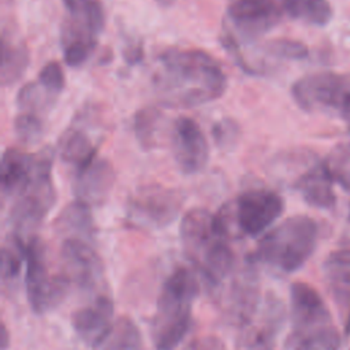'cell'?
Masks as SVG:
<instances>
[{
	"instance_id": "cell-1",
	"label": "cell",
	"mask_w": 350,
	"mask_h": 350,
	"mask_svg": "<svg viewBox=\"0 0 350 350\" xmlns=\"http://www.w3.org/2000/svg\"><path fill=\"white\" fill-rule=\"evenodd\" d=\"M153 85L163 105L191 108L217 100L227 88V78L209 53L171 48L159 56Z\"/></svg>"
},
{
	"instance_id": "cell-2",
	"label": "cell",
	"mask_w": 350,
	"mask_h": 350,
	"mask_svg": "<svg viewBox=\"0 0 350 350\" xmlns=\"http://www.w3.org/2000/svg\"><path fill=\"white\" fill-rule=\"evenodd\" d=\"M180 239L186 256L213 286L231 272L235 257L228 246V232L217 215L206 209H190L182 219Z\"/></svg>"
},
{
	"instance_id": "cell-3",
	"label": "cell",
	"mask_w": 350,
	"mask_h": 350,
	"mask_svg": "<svg viewBox=\"0 0 350 350\" xmlns=\"http://www.w3.org/2000/svg\"><path fill=\"white\" fill-rule=\"evenodd\" d=\"M198 294L196 276L185 267L176 268L163 283L152 324L157 350H172L185 338L191 321L193 302Z\"/></svg>"
},
{
	"instance_id": "cell-4",
	"label": "cell",
	"mask_w": 350,
	"mask_h": 350,
	"mask_svg": "<svg viewBox=\"0 0 350 350\" xmlns=\"http://www.w3.org/2000/svg\"><path fill=\"white\" fill-rule=\"evenodd\" d=\"M317 239L319 224L316 220L306 215L291 216L262 237L252 254V260L290 273L309 260Z\"/></svg>"
},
{
	"instance_id": "cell-5",
	"label": "cell",
	"mask_w": 350,
	"mask_h": 350,
	"mask_svg": "<svg viewBox=\"0 0 350 350\" xmlns=\"http://www.w3.org/2000/svg\"><path fill=\"white\" fill-rule=\"evenodd\" d=\"M52 157V152L44 149L33 175L12 196L14 202L10 211V219L14 227L12 232L22 238L38 227L55 204Z\"/></svg>"
},
{
	"instance_id": "cell-6",
	"label": "cell",
	"mask_w": 350,
	"mask_h": 350,
	"mask_svg": "<svg viewBox=\"0 0 350 350\" xmlns=\"http://www.w3.org/2000/svg\"><path fill=\"white\" fill-rule=\"evenodd\" d=\"M297 105L306 112L338 113L350 123V77L319 71L301 77L291 88Z\"/></svg>"
},
{
	"instance_id": "cell-7",
	"label": "cell",
	"mask_w": 350,
	"mask_h": 350,
	"mask_svg": "<svg viewBox=\"0 0 350 350\" xmlns=\"http://www.w3.org/2000/svg\"><path fill=\"white\" fill-rule=\"evenodd\" d=\"M63 1L70 16L63 27V56L70 67H78L94 52L104 27V11L97 0Z\"/></svg>"
},
{
	"instance_id": "cell-8",
	"label": "cell",
	"mask_w": 350,
	"mask_h": 350,
	"mask_svg": "<svg viewBox=\"0 0 350 350\" xmlns=\"http://www.w3.org/2000/svg\"><path fill=\"white\" fill-rule=\"evenodd\" d=\"M26 294L31 309L38 313H46L56 308L64 298L70 279L66 273H52L42 241L31 235L26 241Z\"/></svg>"
},
{
	"instance_id": "cell-9",
	"label": "cell",
	"mask_w": 350,
	"mask_h": 350,
	"mask_svg": "<svg viewBox=\"0 0 350 350\" xmlns=\"http://www.w3.org/2000/svg\"><path fill=\"white\" fill-rule=\"evenodd\" d=\"M284 209L283 198L268 189H252L242 193L235 202L220 209L227 221H234L238 232L256 237L267 230Z\"/></svg>"
},
{
	"instance_id": "cell-10",
	"label": "cell",
	"mask_w": 350,
	"mask_h": 350,
	"mask_svg": "<svg viewBox=\"0 0 350 350\" xmlns=\"http://www.w3.org/2000/svg\"><path fill=\"white\" fill-rule=\"evenodd\" d=\"M182 196L174 189L150 183L139 186L129 198L127 217L131 223L161 228L174 221L182 206Z\"/></svg>"
},
{
	"instance_id": "cell-11",
	"label": "cell",
	"mask_w": 350,
	"mask_h": 350,
	"mask_svg": "<svg viewBox=\"0 0 350 350\" xmlns=\"http://www.w3.org/2000/svg\"><path fill=\"white\" fill-rule=\"evenodd\" d=\"M291 334L288 345L332 325L331 314L319 291L308 283L295 282L290 288Z\"/></svg>"
},
{
	"instance_id": "cell-12",
	"label": "cell",
	"mask_w": 350,
	"mask_h": 350,
	"mask_svg": "<svg viewBox=\"0 0 350 350\" xmlns=\"http://www.w3.org/2000/svg\"><path fill=\"white\" fill-rule=\"evenodd\" d=\"M172 150L179 170L191 175L201 171L208 161V142L201 127L191 119L180 116L172 129Z\"/></svg>"
},
{
	"instance_id": "cell-13",
	"label": "cell",
	"mask_w": 350,
	"mask_h": 350,
	"mask_svg": "<svg viewBox=\"0 0 350 350\" xmlns=\"http://www.w3.org/2000/svg\"><path fill=\"white\" fill-rule=\"evenodd\" d=\"M62 257L66 262V275L79 287L93 290L101 286L104 280L103 262L83 238H66L62 246Z\"/></svg>"
},
{
	"instance_id": "cell-14",
	"label": "cell",
	"mask_w": 350,
	"mask_h": 350,
	"mask_svg": "<svg viewBox=\"0 0 350 350\" xmlns=\"http://www.w3.org/2000/svg\"><path fill=\"white\" fill-rule=\"evenodd\" d=\"M227 14L238 33L247 38L268 33L282 18L273 0H230Z\"/></svg>"
},
{
	"instance_id": "cell-15",
	"label": "cell",
	"mask_w": 350,
	"mask_h": 350,
	"mask_svg": "<svg viewBox=\"0 0 350 350\" xmlns=\"http://www.w3.org/2000/svg\"><path fill=\"white\" fill-rule=\"evenodd\" d=\"M283 321V308L278 299L268 297L262 312L243 323L237 338V350H275V336Z\"/></svg>"
},
{
	"instance_id": "cell-16",
	"label": "cell",
	"mask_w": 350,
	"mask_h": 350,
	"mask_svg": "<svg viewBox=\"0 0 350 350\" xmlns=\"http://www.w3.org/2000/svg\"><path fill=\"white\" fill-rule=\"evenodd\" d=\"M113 316L111 295L98 294L88 305L72 313L71 323L77 335L89 346H97L108 336Z\"/></svg>"
},
{
	"instance_id": "cell-17",
	"label": "cell",
	"mask_w": 350,
	"mask_h": 350,
	"mask_svg": "<svg viewBox=\"0 0 350 350\" xmlns=\"http://www.w3.org/2000/svg\"><path fill=\"white\" fill-rule=\"evenodd\" d=\"M293 187L302 196L304 201L313 208L331 209L336 204L334 180L324 160H313L295 178Z\"/></svg>"
},
{
	"instance_id": "cell-18",
	"label": "cell",
	"mask_w": 350,
	"mask_h": 350,
	"mask_svg": "<svg viewBox=\"0 0 350 350\" xmlns=\"http://www.w3.org/2000/svg\"><path fill=\"white\" fill-rule=\"evenodd\" d=\"M113 182L115 174L111 164L104 159L96 157L90 164L75 171L72 187L77 201L89 206L101 204L112 189Z\"/></svg>"
},
{
	"instance_id": "cell-19",
	"label": "cell",
	"mask_w": 350,
	"mask_h": 350,
	"mask_svg": "<svg viewBox=\"0 0 350 350\" xmlns=\"http://www.w3.org/2000/svg\"><path fill=\"white\" fill-rule=\"evenodd\" d=\"M59 152L63 161L79 171L97 157V145L83 130L71 127L62 137Z\"/></svg>"
},
{
	"instance_id": "cell-20",
	"label": "cell",
	"mask_w": 350,
	"mask_h": 350,
	"mask_svg": "<svg viewBox=\"0 0 350 350\" xmlns=\"http://www.w3.org/2000/svg\"><path fill=\"white\" fill-rule=\"evenodd\" d=\"M284 10L294 19L313 26H325L332 19V7L328 0H282Z\"/></svg>"
},
{
	"instance_id": "cell-21",
	"label": "cell",
	"mask_w": 350,
	"mask_h": 350,
	"mask_svg": "<svg viewBox=\"0 0 350 350\" xmlns=\"http://www.w3.org/2000/svg\"><path fill=\"white\" fill-rule=\"evenodd\" d=\"M101 346V350H144L139 328L129 317H119L113 323Z\"/></svg>"
},
{
	"instance_id": "cell-22",
	"label": "cell",
	"mask_w": 350,
	"mask_h": 350,
	"mask_svg": "<svg viewBox=\"0 0 350 350\" xmlns=\"http://www.w3.org/2000/svg\"><path fill=\"white\" fill-rule=\"evenodd\" d=\"M57 224L62 231L70 234L67 238H90L93 234L90 206L81 201H74L62 212Z\"/></svg>"
},
{
	"instance_id": "cell-23",
	"label": "cell",
	"mask_w": 350,
	"mask_h": 350,
	"mask_svg": "<svg viewBox=\"0 0 350 350\" xmlns=\"http://www.w3.org/2000/svg\"><path fill=\"white\" fill-rule=\"evenodd\" d=\"M29 51L22 44H15L11 40L3 38L1 56V83L4 86L15 83L27 68Z\"/></svg>"
},
{
	"instance_id": "cell-24",
	"label": "cell",
	"mask_w": 350,
	"mask_h": 350,
	"mask_svg": "<svg viewBox=\"0 0 350 350\" xmlns=\"http://www.w3.org/2000/svg\"><path fill=\"white\" fill-rule=\"evenodd\" d=\"M161 113L154 107L141 108L134 116V134L144 149L156 145V134L159 130Z\"/></svg>"
},
{
	"instance_id": "cell-25",
	"label": "cell",
	"mask_w": 350,
	"mask_h": 350,
	"mask_svg": "<svg viewBox=\"0 0 350 350\" xmlns=\"http://www.w3.org/2000/svg\"><path fill=\"white\" fill-rule=\"evenodd\" d=\"M324 161L334 183L350 193V142L336 145Z\"/></svg>"
},
{
	"instance_id": "cell-26",
	"label": "cell",
	"mask_w": 350,
	"mask_h": 350,
	"mask_svg": "<svg viewBox=\"0 0 350 350\" xmlns=\"http://www.w3.org/2000/svg\"><path fill=\"white\" fill-rule=\"evenodd\" d=\"M325 278L334 286H350V247L331 252L323 262Z\"/></svg>"
},
{
	"instance_id": "cell-27",
	"label": "cell",
	"mask_w": 350,
	"mask_h": 350,
	"mask_svg": "<svg viewBox=\"0 0 350 350\" xmlns=\"http://www.w3.org/2000/svg\"><path fill=\"white\" fill-rule=\"evenodd\" d=\"M340 336L334 325L294 343L293 350H339Z\"/></svg>"
},
{
	"instance_id": "cell-28",
	"label": "cell",
	"mask_w": 350,
	"mask_h": 350,
	"mask_svg": "<svg viewBox=\"0 0 350 350\" xmlns=\"http://www.w3.org/2000/svg\"><path fill=\"white\" fill-rule=\"evenodd\" d=\"M14 129L22 142L34 144L41 138L44 131L42 116L19 111L14 122Z\"/></svg>"
},
{
	"instance_id": "cell-29",
	"label": "cell",
	"mask_w": 350,
	"mask_h": 350,
	"mask_svg": "<svg viewBox=\"0 0 350 350\" xmlns=\"http://www.w3.org/2000/svg\"><path fill=\"white\" fill-rule=\"evenodd\" d=\"M267 52L280 57V59H290V60H302L309 55L308 46L297 40L290 38H278L267 44Z\"/></svg>"
},
{
	"instance_id": "cell-30",
	"label": "cell",
	"mask_w": 350,
	"mask_h": 350,
	"mask_svg": "<svg viewBox=\"0 0 350 350\" xmlns=\"http://www.w3.org/2000/svg\"><path fill=\"white\" fill-rule=\"evenodd\" d=\"M48 92H51L55 96H59L63 89H64V74L63 70L60 67V64L57 62H49L46 63L40 74H38V79H37Z\"/></svg>"
},
{
	"instance_id": "cell-31",
	"label": "cell",
	"mask_w": 350,
	"mask_h": 350,
	"mask_svg": "<svg viewBox=\"0 0 350 350\" xmlns=\"http://www.w3.org/2000/svg\"><path fill=\"white\" fill-rule=\"evenodd\" d=\"M213 139L217 146L228 148L232 146L239 138V126L232 119H221L213 124L212 129Z\"/></svg>"
},
{
	"instance_id": "cell-32",
	"label": "cell",
	"mask_w": 350,
	"mask_h": 350,
	"mask_svg": "<svg viewBox=\"0 0 350 350\" xmlns=\"http://www.w3.org/2000/svg\"><path fill=\"white\" fill-rule=\"evenodd\" d=\"M183 350H226L223 340L213 335H205L190 340Z\"/></svg>"
},
{
	"instance_id": "cell-33",
	"label": "cell",
	"mask_w": 350,
	"mask_h": 350,
	"mask_svg": "<svg viewBox=\"0 0 350 350\" xmlns=\"http://www.w3.org/2000/svg\"><path fill=\"white\" fill-rule=\"evenodd\" d=\"M7 345H8V332H7L5 325L3 324V327H1V350H5Z\"/></svg>"
},
{
	"instance_id": "cell-34",
	"label": "cell",
	"mask_w": 350,
	"mask_h": 350,
	"mask_svg": "<svg viewBox=\"0 0 350 350\" xmlns=\"http://www.w3.org/2000/svg\"><path fill=\"white\" fill-rule=\"evenodd\" d=\"M175 1H176V0H156V3H157L159 5H161V7H170V5H172Z\"/></svg>"
},
{
	"instance_id": "cell-35",
	"label": "cell",
	"mask_w": 350,
	"mask_h": 350,
	"mask_svg": "<svg viewBox=\"0 0 350 350\" xmlns=\"http://www.w3.org/2000/svg\"><path fill=\"white\" fill-rule=\"evenodd\" d=\"M345 331H346V334H347V335L350 334V310H349V313H347V319H346V325H345Z\"/></svg>"
},
{
	"instance_id": "cell-36",
	"label": "cell",
	"mask_w": 350,
	"mask_h": 350,
	"mask_svg": "<svg viewBox=\"0 0 350 350\" xmlns=\"http://www.w3.org/2000/svg\"><path fill=\"white\" fill-rule=\"evenodd\" d=\"M343 243H345V245H347V246H349V247H350V239H349V241H345V242H343Z\"/></svg>"
},
{
	"instance_id": "cell-37",
	"label": "cell",
	"mask_w": 350,
	"mask_h": 350,
	"mask_svg": "<svg viewBox=\"0 0 350 350\" xmlns=\"http://www.w3.org/2000/svg\"><path fill=\"white\" fill-rule=\"evenodd\" d=\"M347 220H349V223H350V208H349V213H347Z\"/></svg>"
},
{
	"instance_id": "cell-38",
	"label": "cell",
	"mask_w": 350,
	"mask_h": 350,
	"mask_svg": "<svg viewBox=\"0 0 350 350\" xmlns=\"http://www.w3.org/2000/svg\"><path fill=\"white\" fill-rule=\"evenodd\" d=\"M349 124V131H350V123H347Z\"/></svg>"
}]
</instances>
